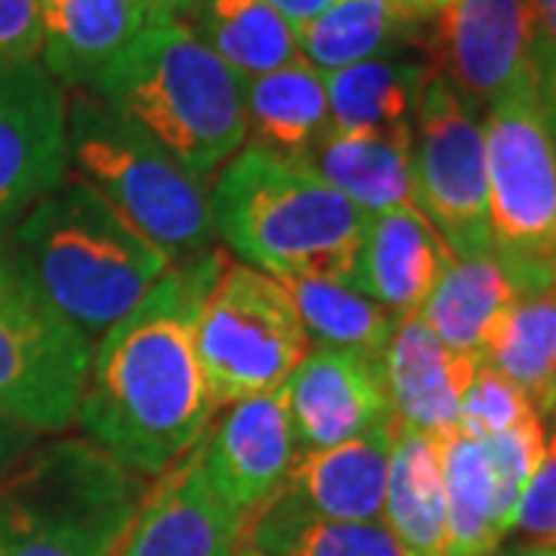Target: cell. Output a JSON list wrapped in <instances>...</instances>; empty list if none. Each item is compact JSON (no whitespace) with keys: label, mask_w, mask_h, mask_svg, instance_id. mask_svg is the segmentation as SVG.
Returning <instances> with one entry per match:
<instances>
[{"label":"cell","mask_w":556,"mask_h":556,"mask_svg":"<svg viewBox=\"0 0 556 556\" xmlns=\"http://www.w3.org/2000/svg\"><path fill=\"white\" fill-rule=\"evenodd\" d=\"M226 254L182 260L118 318L90 356L78 420L139 477H161L207 433L217 412L195 350V325Z\"/></svg>","instance_id":"6da1fadb"},{"label":"cell","mask_w":556,"mask_h":556,"mask_svg":"<svg viewBox=\"0 0 556 556\" xmlns=\"http://www.w3.org/2000/svg\"><path fill=\"white\" fill-rule=\"evenodd\" d=\"M90 90L199 179L236 159L248 139L244 80L174 16H149Z\"/></svg>","instance_id":"7a4b0ae2"},{"label":"cell","mask_w":556,"mask_h":556,"mask_svg":"<svg viewBox=\"0 0 556 556\" xmlns=\"http://www.w3.org/2000/svg\"><path fill=\"white\" fill-rule=\"evenodd\" d=\"M7 244L40 294L90 340L127 316L174 266L78 174L35 201Z\"/></svg>","instance_id":"3957f363"},{"label":"cell","mask_w":556,"mask_h":556,"mask_svg":"<svg viewBox=\"0 0 556 556\" xmlns=\"http://www.w3.org/2000/svg\"><path fill=\"white\" fill-rule=\"evenodd\" d=\"M211 223L248 266L350 288L368 214L313 164L248 146L219 174Z\"/></svg>","instance_id":"277c9868"},{"label":"cell","mask_w":556,"mask_h":556,"mask_svg":"<svg viewBox=\"0 0 556 556\" xmlns=\"http://www.w3.org/2000/svg\"><path fill=\"white\" fill-rule=\"evenodd\" d=\"M146 492L90 439L35 445L0 479V556H118Z\"/></svg>","instance_id":"5b68a950"},{"label":"cell","mask_w":556,"mask_h":556,"mask_svg":"<svg viewBox=\"0 0 556 556\" xmlns=\"http://www.w3.org/2000/svg\"><path fill=\"white\" fill-rule=\"evenodd\" d=\"M68 161L170 260H192L211 248V195L201 179L93 93H80L68 105Z\"/></svg>","instance_id":"8992f818"},{"label":"cell","mask_w":556,"mask_h":556,"mask_svg":"<svg viewBox=\"0 0 556 556\" xmlns=\"http://www.w3.org/2000/svg\"><path fill=\"white\" fill-rule=\"evenodd\" d=\"M489 223L519 294L556 288V121L535 68L485 109Z\"/></svg>","instance_id":"52a82bcc"},{"label":"cell","mask_w":556,"mask_h":556,"mask_svg":"<svg viewBox=\"0 0 556 556\" xmlns=\"http://www.w3.org/2000/svg\"><path fill=\"white\" fill-rule=\"evenodd\" d=\"M195 350L214 405L281 390L309 353L294 303L269 273L226 263L204 300Z\"/></svg>","instance_id":"ba28073f"},{"label":"cell","mask_w":556,"mask_h":556,"mask_svg":"<svg viewBox=\"0 0 556 556\" xmlns=\"http://www.w3.org/2000/svg\"><path fill=\"white\" fill-rule=\"evenodd\" d=\"M90 356V338L40 294L0 236V417L38 437L65 430Z\"/></svg>","instance_id":"9c48e42d"},{"label":"cell","mask_w":556,"mask_h":556,"mask_svg":"<svg viewBox=\"0 0 556 556\" xmlns=\"http://www.w3.org/2000/svg\"><path fill=\"white\" fill-rule=\"evenodd\" d=\"M415 207L455 260L495 251L482 124L433 68L415 118Z\"/></svg>","instance_id":"30bf717a"},{"label":"cell","mask_w":556,"mask_h":556,"mask_svg":"<svg viewBox=\"0 0 556 556\" xmlns=\"http://www.w3.org/2000/svg\"><path fill=\"white\" fill-rule=\"evenodd\" d=\"M427 50L467 109H489L532 72L529 0H452L430 22Z\"/></svg>","instance_id":"8fae6325"},{"label":"cell","mask_w":556,"mask_h":556,"mask_svg":"<svg viewBox=\"0 0 556 556\" xmlns=\"http://www.w3.org/2000/svg\"><path fill=\"white\" fill-rule=\"evenodd\" d=\"M68 177V102L38 62L0 68V236Z\"/></svg>","instance_id":"7c38bea8"},{"label":"cell","mask_w":556,"mask_h":556,"mask_svg":"<svg viewBox=\"0 0 556 556\" xmlns=\"http://www.w3.org/2000/svg\"><path fill=\"white\" fill-rule=\"evenodd\" d=\"M298 455L285 393L241 399L201 437V467L214 495L241 519L276 495Z\"/></svg>","instance_id":"4fadbf2b"},{"label":"cell","mask_w":556,"mask_h":556,"mask_svg":"<svg viewBox=\"0 0 556 556\" xmlns=\"http://www.w3.org/2000/svg\"><path fill=\"white\" fill-rule=\"evenodd\" d=\"M298 452L331 448L393 420L375 358L316 346L281 387Z\"/></svg>","instance_id":"5bb4252c"},{"label":"cell","mask_w":556,"mask_h":556,"mask_svg":"<svg viewBox=\"0 0 556 556\" xmlns=\"http://www.w3.org/2000/svg\"><path fill=\"white\" fill-rule=\"evenodd\" d=\"M241 519L214 495L201 467V439L146 492L118 556H236Z\"/></svg>","instance_id":"9a60e30c"},{"label":"cell","mask_w":556,"mask_h":556,"mask_svg":"<svg viewBox=\"0 0 556 556\" xmlns=\"http://www.w3.org/2000/svg\"><path fill=\"white\" fill-rule=\"evenodd\" d=\"M393 420L331 448L298 452L276 495L334 522H383Z\"/></svg>","instance_id":"2e32d148"},{"label":"cell","mask_w":556,"mask_h":556,"mask_svg":"<svg viewBox=\"0 0 556 556\" xmlns=\"http://www.w3.org/2000/svg\"><path fill=\"white\" fill-rule=\"evenodd\" d=\"M393 420L424 437L445 442L457 433V412L479 365L455 356L420 316L399 321L380 358Z\"/></svg>","instance_id":"e0dca14e"},{"label":"cell","mask_w":556,"mask_h":556,"mask_svg":"<svg viewBox=\"0 0 556 556\" xmlns=\"http://www.w3.org/2000/svg\"><path fill=\"white\" fill-rule=\"evenodd\" d=\"M448 263L452 254L437 229L415 204H405L368 217L350 288L393 316H417Z\"/></svg>","instance_id":"ac0fdd59"},{"label":"cell","mask_w":556,"mask_h":556,"mask_svg":"<svg viewBox=\"0 0 556 556\" xmlns=\"http://www.w3.org/2000/svg\"><path fill=\"white\" fill-rule=\"evenodd\" d=\"M149 16L139 0H40L47 75L60 87H90Z\"/></svg>","instance_id":"d6986e66"},{"label":"cell","mask_w":556,"mask_h":556,"mask_svg":"<svg viewBox=\"0 0 556 556\" xmlns=\"http://www.w3.org/2000/svg\"><path fill=\"white\" fill-rule=\"evenodd\" d=\"M517 298V281L495 251L482 257H452L417 316L445 350L482 365Z\"/></svg>","instance_id":"ffe728a7"},{"label":"cell","mask_w":556,"mask_h":556,"mask_svg":"<svg viewBox=\"0 0 556 556\" xmlns=\"http://www.w3.org/2000/svg\"><path fill=\"white\" fill-rule=\"evenodd\" d=\"M430 65L396 53L325 75L331 134L415 137V118Z\"/></svg>","instance_id":"44dd1931"},{"label":"cell","mask_w":556,"mask_h":556,"mask_svg":"<svg viewBox=\"0 0 556 556\" xmlns=\"http://www.w3.org/2000/svg\"><path fill=\"white\" fill-rule=\"evenodd\" d=\"M430 16L408 0H331V7L298 31L300 60L321 75L390 56L430 31Z\"/></svg>","instance_id":"7402d4cb"},{"label":"cell","mask_w":556,"mask_h":556,"mask_svg":"<svg viewBox=\"0 0 556 556\" xmlns=\"http://www.w3.org/2000/svg\"><path fill=\"white\" fill-rule=\"evenodd\" d=\"M244 121L251 146L281 159L309 161L331 134L325 75L306 60L244 80Z\"/></svg>","instance_id":"603a6c76"},{"label":"cell","mask_w":556,"mask_h":556,"mask_svg":"<svg viewBox=\"0 0 556 556\" xmlns=\"http://www.w3.org/2000/svg\"><path fill=\"white\" fill-rule=\"evenodd\" d=\"M383 526L405 556H445L442 442L393 420Z\"/></svg>","instance_id":"cb8c5ba5"},{"label":"cell","mask_w":556,"mask_h":556,"mask_svg":"<svg viewBox=\"0 0 556 556\" xmlns=\"http://www.w3.org/2000/svg\"><path fill=\"white\" fill-rule=\"evenodd\" d=\"M306 164L368 217L415 204V137L328 134Z\"/></svg>","instance_id":"d4e9b609"},{"label":"cell","mask_w":556,"mask_h":556,"mask_svg":"<svg viewBox=\"0 0 556 556\" xmlns=\"http://www.w3.org/2000/svg\"><path fill=\"white\" fill-rule=\"evenodd\" d=\"M182 22L241 80L300 60L298 31L266 0H199Z\"/></svg>","instance_id":"484cf974"},{"label":"cell","mask_w":556,"mask_h":556,"mask_svg":"<svg viewBox=\"0 0 556 556\" xmlns=\"http://www.w3.org/2000/svg\"><path fill=\"white\" fill-rule=\"evenodd\" d=\"M445 479V556H495L510 535L495 477L479 439L455 433L442 442Z\"/></svg>","instance_id":"4316f807"},{"label":"cell","mask_w":556,"mask_h":556,"mask_svg":"<svg viewBox=\"0 0 556 556\" xmlns=\"http://www.w3.org/2000/svg\"><path fill=\"white\" fill-rule=\"evenodd\" d=\"M241 547L263 556H405L383 522H334L273 495L241 526Z\"/></svg>","instance_id":"83f0119b"},{"label":"cell","mask_w":556,"mask_h":556,"mask_svg":"<svg viewBox=\"0 0 556 556\" xmlns=\"http://www.w3.org/2000/svg\"><path fill=\"white\" fill-rule=\"evenodd\" d=\"M294 303L306 338L380 362L402 318L353 288L306 276H273Z\"/></svg>","instance_id":"f1b7e54d"},{"label":"cell","mask_w":556,"mask_h":556,"mask_svg":"<svg viewBox=\"0 0 556 556\" xmlns=\"http://www.w3.org/2000/svg\"><path fill=\"white\" fill-rule=\"evenodd\" d=\"M556 288L519 294L485 362L517 383L538 417L556 420Z\"/></svg>","instance_id":"f546056e"},{"label":"cell","mask_w":556,"mask_h":556,"mask_svg":"<svg viewBox=\"0 0 556 556\" xmlns=\"http://www.w3.org/2000/svg\"><path fill=\"white\" fill-rule=\"evenodd\" d=\"M538 417L532 402L519 390L517 383L495 371L489 362H482L473 380L467 387V393L460 399V412H457V433L470 439H489L497 433L514 430L517 424Z\"/></svg>","instance_id":"4dcf8cb0"},{"label":"cell","mask_w":556,"mask_h":556,"mask_svg":"<svg viewBox=\"0 0 556 556\" xmlns=\"http://www.w3.org/2000/svg\"><path fill=\"white\" fill-rule=\"evenodd\" d=\"M479 442L485 448L492 477H495L501 510L510 519V532H514L519 497L526 492V485H529V479H532L538 464H541V455H544V442H547L544 424H541V417H529V420L517 424L514 430L479 439Z\"/></svg>","instance_id":"1f68e13d"},{"label":"cell","mask_w":556,"mask_h":556,"mask_svg":"<svg viewBox=\"0 0 556 556\" xmlns=\"http://www.w3.org/2000/svg\"><path fill=\"white\" fill-rule=\"evenodd\" d=\"M514 532L532 544H556V430L544 442V455L519 497Z\"/></svg>","instance_id":"d6a6232c"},{"label":"cell","mask_w":556,"mask_h":556,"mask_svg":"<svg viewBox=\"0 0 556 556\" xmlns=\"http://www.w3.org/2000/svg\"><path fill=\"white\" fill-rule=\"evenodd\" d=\"M40 47V0H0V68L38 62Z\"/></svg>","instance_id":"836d02e7"},{"label":"cell","mask_w":556,"mask_h":556,"mask_svg":"<svg viewBox=\"0 0 556 556\" xmlns=\"http://www.w3.org/2000/svg\"><path fill=\"white\" fill-rule=\"evenodd\" d=\"M529 16L538 93L556 121V0H529Z\"/></svg>","instance_id":"e575fe53"},{"label":"cell","mask_w":556,"mask_h":556,"mask_svg":"<svg viewBox=\"0 0 556 556\" xmlns=\"http://www.w3.org/2000/svg\"><path fill=\"white\" fill-rule=\"evenodd\" d=\"M35 445H38V433H31L28 427H20V424H13L7 417H0V479Z\"/></svg>","instance_id":"d590c367"},{"label":"cell","mask_w":556,"mask_h":556,"mask_svg":"<svg viewBox=\"0 0 556 556\" xmlns=\"http://www.w3.org/2000/svg\"><path fill=\"white\" fill-rule=\"evenodd\" d=\"M266 3H269L294 31H300L303 25H309V22L316 20V16H321V13L331 7V0H266Z\"/></svg>","instance_id":"8d00e7d4"},{"label":"cell","mask_w":556,"mask_h":556,"mask_svg":"<svg viewBox=\"0 0 556 556\" xmlns=\"http://www.w3.org/2000/svg\"><path fill=\"white\" fill-rule=\"evenodd\" d=\"M152 16H174V20H182L199 0H139Z\"/></svg>","instance_id":"74e56055"},{"label":"cell","mask_w":556,"mask_h":556,"mask_svg":"<svg viewBox=\"0 0 556 556\" xmlns=\"http://www.w3.org/2000/svg\"><path fill=\"white\" fill-rule=\"evenodd\" d=\"M510 556H556V544H529V547H522Z\"/></svg>","instance_id":"f35d334b"},{"label":"cell","mask_w":556,"mask_h":556,"mask_svg":"<svg viewBox=\"0 0 556 556\" xmlns=\"http://www.w3.org/2000/svg\"><path fill=\"white\" fill-rule=\"evenodd\" d=\"M408 3L415 7L417 13H424V16H430V20L437 16V13H433V7H430V0H408Z\"/></svg>","instance_id":"ab89813d"},{"label":"cell","mask_w":556,"mask_h":556,"mask_svg":"<svg viewBox=\"0 0 556 556\" xmlns=\"http://www.w3.org/2000/svg\"><path fill=\"white\" fill-rule=\"evenodd\" d=\"M448 3H452V0H430V7H433V13H439V10H442V7H448Z\"/></svg>","instance_id":"60d3db41"},{"label":"cell","mask_w":556,"mask_h":556,"mask_svg":"<svg viewBox=\"0 0 556 556\" xmlns=\"http://www.w3.org/2000/svg\"><path fill=\"white\" fill-rule=\"evenodd\" d=\"M236 556H263V554H257L254 547H241V551Z\"/></svg>","instance_id":"b9f144b4"},{"label":"cell","mask_w":556,"mask_h":556,"mask_svg":"<svg viewBox=\"0 0 556 556\" xmlns=\"http://www.w3.org/2000/svg\"><path fill=\"white\" fill-rule=\"evenodd\" d=\"M554 362H556V353H554Z\"/></svg>","instance_id":"7bdbcfd3"}]
</instances>
